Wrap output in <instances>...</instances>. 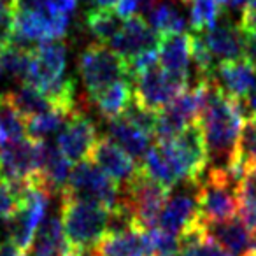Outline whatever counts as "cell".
Masks as SVG:
<instances>
[{"label": "cell", "mask_w": 256, "mask_h": 256, "mask_svg": "<svg viewBox=\"0 0 256 256\" xmlns=\"http://www.w3.org/2000/svg\"><path fill=\"white\" fill-rule=\"evenodd\" d=\"M244 181L248 182L249 186H251V190L256 193V165L251 168V170H248L244 174Z\"/></svg>", "instance_id": "f6af8a7d"}, {"label": "cell", "mask_w": 256, "mask_h": 256, "mask_svg": "<svg viewBox=\"0 0 256 256\" xmlns=\"http://www.w3.org/2000/svg\"><path fill=\"white\" fill-rule=\"evenodd\" d=\"M53 4L60 14L70 18V16L74 14L76 8H78V0H53Z\"/></svg>", "instance_id": "60d3db41"}, {"label": "cell", "mask_w": 256, "mask_h": 256, "mask_svg": "<svg viewBox=\"0 0 256 256\" xmlns=\"http://www.w3.org/2000/svg\"><path fill=\"white\" fill-rule=\"evenodd\" d=\"M170 192L172 190L150 178L140 167L130 181L121 186L120 204L130 212L139 230H151L156 226L158 216L167 204Z\"/></svg>", "instance_id": "277c9868"}, {"label": "cell", "mask_w": 256, "mask_h": 256, "mask_svg": "<svg viewBox=\"0 0 256 256\" xmlns=\"http://www.w3.org/2000/svg\"><path fill=\"white\" fill-rule=\"evenodd\" d=\"M188 11L190 26L195 32L202 34L216 26L218 20L223 12V8H221L220 0H190Z\"/></svg>", "instance_id": "f546056e"}, {"label": "cell", "mask_w": 256, "mask_h": 256, "mask_svg": "<svg viewBox=\"0 0 256 256\" xmlns=\"http://www.w3.org/2000/svg\"><path fill=\"white\" fill-rule=\"evenodd\" d=\"M139 8H140L139 0H120L118 6H116V12L123 20H128V18H132V16L137 14Z\"/></svg>", "instance_id": "f35d334b"}, {"label": "cell", "mask_w": 256, "mask_h": 256, "mask_svg": "<svg viewBox=\"0 0 256 256\" xmlns=\"http://www.w3.org/2000/svg\"><path fill=\"white\" fill-rule=\"evenodd\" d=\"M68 116L58 109H50L42 114H37L26 120V134L32 139H44L50 134L58 132L67 123Z\"/></svg>", "instance_id": "1f68e13d"}, {"label": "cell", "mask_w": 256, "mask_h": 256, "mask_svg": "<svg viewBox=\"0 0 256 256\" xmlns=\"http://www.w3.org/2000/svg\"><path fill=\"white\" fill-rule=\"evenodd\" d=\"M202 36L212 56L218 60L226 62L244 56V37H242L238 25L235 26L230 23H224L221 26H214V28L207 30Z\"/></svg>", "instance_id": "7402d4cb"}, {"label": "cell", "mask_w": 256, "mask_h": 256, "mask_svg": "<svg viewBox=\"0 0 256 256\" xmlns=\"http://www.w3.org/2000/svg\"><path fill=\"white\" fill-rule=\"evenodd\" d=\"M120 0H93V4L98 6V8H107V9H112L118 6Z\"/></svg>", "instance_id": "bcb514c9"}, {"label": "cell", "mask_w": 256, "mask_h": 256, "mask_svg": "<svg viewBox=\"0 0 256 256\" xmlns=\"http://www.w3.org/2000/svg\"><path fill=\"white\" fill-rule=\"evenodd\" d=\"M109 210L98 204L62 196V226L74 251L92 249L107 234Z\"/></svg>", "instance_id": "7a4b0ae2"}, {"label": "cell", "mask_w": 256, "mask_h": 256, "mask_svg": "<svg viewBox=\"0 0 256 256\" xmlns=\"http://www.w3.org/2000/svg\"><path fill=\"white\" fill-rule=\"evenodd\" d=\"M200 223L198 204L196 196L190 193H179V195L168 196L167 204L162 209L156 221V228L165 234L181 237L188 230Z\"/></svg>", "instance_id": "9a60e30c"}, {"label": "cell", "mask_w": 256, "mask_h": 256, "mask_svg": "<svg viewBox=\"0 0 256 256\" xmlns=\"http://www.w3.org/2000/svg\"><path fill=\"white\" fill-rule=\"evenodd\" d=\"M140 167H142V170L146 172L150 178H153L154 181H158L160 184L167 186L168 190H172L174 186L179 184L174 172H172L170 165H168L167 158L164 156L162 150L158 148V144H154V146H151L150 150H148Z\"/></svg>", "instance_id": "4dcf8cb0"}, {"label": "cell", "mask_w": 256, "mask_h": 256, "mask_svg": "<svg viewBox=\"0 0 256 256\" xmlns=\"http://www.w3.org/2000/svg\"><path fill=\"white\" fill-rule=\"evenodd\" d=\"M238 184L226 168L209 167L195 184V196L202 223H216L235 216L238 209Z\"/></svg>", "instance_id": "3957f363"}, {"label": "cell", "mask_w": 256, "mask_h": 256, "mask_svg": "<svg viewBox=\"0 0 256 256\" xmlns=\"http://www.w3.org/2000/svg\"><path fill=\"white\" fill-rule=\"evenodd\" d=\"M150 25L156 30L160 36H174V34H184L186 22L182 14L167 2L154 4L150 9Z\"/></svg>", "instance_id": "83f0119b"}, {"label": "cell", "mask_w": 256, "mask_h": 256, "mask_svg": "<svg viewBox=\"0 0 256 256\" xmlns=\"http://www.w3.org/2000/svg\"><path fill=\"white\" fill-rule=\"evenodd\" d=\"M162 36L142 18L136 14L124 20L120 32L110 39V48L123 58L124 62L150 50H158Z\"/></svg>", "instance_id": "8fae6325"}, {"label": "cell", "mask_w": 256, "mask_h": 256, "mask_svg": "<svg viewBox=\"0 0 256 256\" xmlns=\"http://www.w3.org/2000/svg\"><path fill=\"white\" fill-rule=\"evenodd\" d=\"M246 8H249V9H254V11H256V0H249V4L246 6Z\"/></svg>", "instance_id": "c3c4849f"}, {"label": "cell", "mask_w": 256, "mask_h": 256, "mask_svg": "<svg viewBox=\"0 0 256 256\" xmlns=\"http://www.w3.org/2000/svg\"><path fill=\"white\" fill-rule=\"evenodd\" d=\"M154 4H156V0H139V6L144 9H151Z\"/></svg>", "instance_id": "7dc6e473"}, {"label": "cell", "mask_w": 256, "mask_h": 256, "mask_svg": "<svg viewBox=\"0 0 256 256\" xmlns=\"http://www.w3.org/2000/svg\"><path fill=\"white\" fill-rule=\"evenodd\" d=\"M242 102H244V107H246V120L251 116H256V90L248 96V98L242 100Z\"/></svg>", "instance_id": "ee69618b"}, {"label": "cell", "mask_w": 256, "mask_h": 256, "mask_svg": "<svg viewBox=\"0 0 256 256\" xmlns=\"http://www.w3.org/2000/svg\"><path fill=\"white\" fill-rule=\"evenodd\" d=\"M202 224L206 237L232 256H256V235L242 223L240 218Z\"/></svg>", "instance_id": "7c38bea8"}, {"label": "cell", "mask_w": 256, "mask_h": 256, "mask_svg": "<svg viewBox=\"0 0 256 256\" xmlns=\"http://www.w3.org/2000/svg\"><path fill=\"white\" fill-rule=\"evenodd\" d=\"M148 235H150L153 256H179V251H181L179 237L165 234V232H162L156 226L148 230Z\"/></svg>", "instance_id": "e575fe53"}, {"label": "cell", "mask_w": 256, "mask_h": 256, "mask_svg": "<svg viewBox=\"0 0 256 256\" xmlns=\"http://www.w3.org/2000/svg\"><path fill=\"white\" fill-rule=\"evenodd\" d=\"M190 36H192V34H190ZM190 53H192V60H193V64H195L196 70H198L200 78H210V76H214L216 64H214V56L209 48H207L206 39H204L202 34L196 32L192 36Z\"/></svg>", "instance_id": "d6a6232c"}, {"label": "cell", "mask_w": 256, "mask_h": 256, "mask_svg": "<svg viewBox=\"0 0 256 256\" xmlns=\"http://www.w3.org/2000/svg\"><path fill=\"white\" fill-rule=\"evenodd\" d=\"M121 116L128 123H132L134 126H137L144 134H148L150 137H154V130H156V110L146 109L140 104H137L136 100H132V104L124 109V112Z\"/></svg>", "instance_id": "836d02e7"}, {"label": "cell", "mask_w": 256, "mask_h": 256, "mask_svg": "<svg viewBox=\"0 0 256 256\" xmlns=\"http://www.w3.org/2000/svg\"><path fill=\"white\" fill-rule=\"evenodd\" d=\"M30 51L32 50H25L12 42L0 46V76L25 81L30 65Z\"/></svg>", "instance_id": "4316f807"}, {"label": "cell", "mask_w": 256, "mask_h": 256, "mask_svg": "<svg viewBox=\"0 0 256 256\" xmlns=\"http://www.w3.org/2000/svg\"><path fill=\"white\" fill-rule=\"evenodd\" d=\"M204 84L202 109L196 118L206 140L209 165L226 168L235 162L237 144L244 126V104L223 92L214 76L200 78Z\"/></svg>", "instance_id": "6da1fadb"}, {"label": "cell", "mask_w": 256, "mask_h": 256, "mask_svg": "<svg viewBox=\"0 0 256 256\" xmlns=\"http://www.w3.org/2000/svg\"><path fill=\"white\" fill-rule=\"evenodd\" d=\"M62 196L86 200L98 204L107 210H114L120 206L121 188L98 165L86 158L72 167L67 188L64 190Z\"/></svg>", "instance_id": "5b68a950"}, {"label": "cell", "mask_w": 256, "mask_h": 256, "mask_svg": "<svg viewBox=\"0 0 256 256\" xmlns=\"http://www.w3.org/2000/svg\"><path fill=\"white\" fill-rule=\"evenodd\" d=\"M181 240V251L179 256H232L223 248L206 237L204 234V224L200 221L196 226L188 230L179 237Z\"/></svg>", "instance_id": "d4e9b609"}, {"label": "cell", "mask_w": 256, "mask_h": 256, "mask_svg": "<svg viewBox=\"0 0 256 256\" xmlns=\"http://www.w3.org/2000/svg\"><path fill=\"white\" fill-rule=\"evenodd\" d=\"M92 100L95 102L98 112L106 120H110V118L121 116L124 112V109L132 104L134 88L126 79H120V81L104 88L102 92L95 93L92 96Z\"/></svg>", "instance_id": "603a6c76"}, {"label": "cell", "mask_w": 256, "mask_h": 256, "mask_svg": "<svg viewBox=\"0 0 256 256\" xmlns=\"http://www.w3.org/2000/svg\"><path fill=\"white\" fill-rule=\"evenodd\" d=\"M96 126L84 112H78L67 120L58 136V150L70 162H81L90 156L93 144L96 142Z\"/></svg>", "instance_id": "4fadbf2b"}, {"label": "cell", "mask_w": 256, "mask_h": 256, "mask_svg": "<svg viewBox=\"0 0 256 256\" xmlns=\"http://www.w3.org/2000/svg\"><path fill=\"white\" fill-rule=\"evenodd\" d=\"M124 20L114 9L98 8L86 14V26H88L90 34L95 36L102 44L110 42V39L120 32Z\"/></svg>", "instance_id": "484cf974"}, {"label": "cell", "mask_w": 256, "mask_h": 256, "mask_svg": "<svg viewBox=\"0 0 256 256\" xmlns=\"http://www.w3.org/2000/svg\"><path fill=\"white\" fill-rule=\"evenodd\" d=\"M4 2H9V4H11V0H4Z\"/></svg>", "instance_id": "681fc988"}, {"label": "cell", "mask_w": 256, "mask_h": 256, "mask_svg": "<svg viewBox=\"0 0 256 256\" xmlns=\"http://www.w3.org/2000/svg\"><path fill=\"white\" fill-rule=\"evenodd\" d=\"M44 150V139L32 137H22L11 142H2L0 146V178L12 186L18 196L25 188L26 179L42 167Z\"/></svg>", "instance_id": "52a82bcc"}, {"label": "cell", "mask_w": 256, "mask_h": 256, "mask_svg": "<svg viewBox=\"0 0 256 256\" xmlns=\"http://www.w3.org/2000/svg\"><path fill=\"white\" fill-rule=\"evenodd\" d=\"M50 198L51 195L44 192L39 184L26 181L25 188L20 195V207L11 218L6 220L8 240H11L20 249L28 252L37 230L42 224V221L46 220Z\"/></svg>", "instance_id": "8992f818"}, {"label": "cell", "mask_w": 256, "mask_h": 256, "mask_svg": "<svg viewBox=\"0 0 256 256\" xmlns=\"http://www.w3.org/2000/svg\"><path fill=\"white\" fill-rule=\"evenodd\" d=\"M214 79L224 93L244 100L256 90V65L244 56L221 62L214 70Z\"/></svg>", "instance_id": "2e32d148"}, {"label": "cell", "mask_w": 256, "mask_h": 256, "mask_svg": "<svg viewBox=\"0 0 256 256\" xmlns=\"http://www.w3.org/2000/svg\"><path fill=\"white\" fill-rule=\"evenodd\" d=\"M26 136V121L9 102L8 95L0 93V142H11Z\"/></svg>", "instance_id": "f1b7e54d"}, {"label": "cell", "mask_w": 256, "mask_h": 256, "mask_svg": "<svg viewBox=\"0 0 256 256\" xmlns=\"http://www.w3.org/2000/svg\"><path fill=\"white\" fill-rule=\"evenodd\" d=\"M67 65V46L62 40H42L30 51V65L25 82L42 90L64 76Z\"/></svg>", "instance_id": "30bf717a"}, {"label": "cell", "mask_w": 256, "mask_h": 256, "mask_svg": "<svg viewBox=\"0 0 256 256\" xmlns=\"http://www.w3.org/2000/svg\"><path fill=\"white\" fill-rule=\"evenodd\" d=\"M30 252L32 256H76L74 249L65 237L60 218L51 216L42 221L34 237Z\"/></svg>", "instance_id": "ffe728a7"}, {"label": "cell", "mask_w": 256, "mask_h": 256, "mask_svg": "<svg viewBox=\"0 0 256 256\" xmlns=\"http://www.w3.org/2000/svg\"><path fill=\"white\" fill-rule=\"evenodd\" d=\"M107 136L112 139L121 150L130 158L136 160V164H142L144 156H146L148 150H150V139L148 134L134 126L132 123H128L123 116L110 118L107 120Z\"/></svg>", "instance_id": "d6986e66"}, {"label": "cell", "mask_w": 256, "mask_h": 256, "mask_svg": "<svg viewBox=\"0 0 256 256\" xmlns=\"http://www.w3.org/2000/svg\"><path fill=\"white\" fill-rule=\"evenodd\" d=\"M6 95H8L9 102L14 106V109L25 118V121L28 118L53 109L50 100L44 96V93L40 90H37L36 86L28 84V82H23V84L16 86L11 92H6Z\"/></svg>", "instance_id": "cb8c5ba5"}, {"label": "cell", "mask_w": 256, "mask_h": 256, "mask_svg": "<svg viewBox=\"0 0 256 256\" xmlns=\"http://www.w3.org/2000/svg\"><path fill=\"white\" fill-rule=\"evenodd\" d=\"M46 0H11L12 12H23V11H37Z\"/></svg>", "instance_id": "ab89813d"}, {"label": "cell", "mask_w": 256, "mask_h": 256, "mask_svg": "<svg viewBox=\"0 0 256 256\" xmlns=\"http://www.w3.org/2000/svg\"><path fill=\"white\" fill-rule=\"evenodd\" d=\"M72 162L58 148L46 144L42 167L39 170V182L51 196L62 195L70 178Z\"/></svg>", "instance_id": "44dd1931"}, {"label": "cell", "mask_w": 256, "mask_h": 256, "mask_svg": "<svg viewBox=\"0 0 256 256\" xmlns=\"http://www.w3.org/2000/svg\"><path fill=\"white\" fill-rule=\"evenodd\" d=\"M88 160L96 164L110 179L120 184V188L128 182L134 176L139 172L140 165L134 164V158L126 154L112 139L109 137H100L96 142L93 144L92 151H90Z\"/></svg>", "instance_id": "5bb4252c"}, {"label": "cell", "mask_w": 256, "mask_h": 256, "mask_svg": "<svg viewBox=\"0 0 256 256\" xmlns=\"http://www.w3.org/2000/svg\"><path fill=\"white\" fill-rule=\"evenodd\" d=\"M96 256H153L148 230L130 228L120 234H106L95 246Z\"/></svg>", "instance_id": "e0dca14e"}, {"label": "cell", "mask_w": 256, "mask_h": 256, "mask_svg": "<svg viewBox=\"0 0 256 256\" xmlns=\"http://www.w3.org/2000/svg\"><path fill=\"white\" fill-rule=\"evenodd\" d=\"M192 36L188 34H174V36H162L158 44V56L162 67L174 78L190 82V62H192Z\"/></svg>", "instance_id": "ac0fdd59"}, {"label": "cell", "mask_w": 256, "mask_h": 256, "mask_svg": "<svg viewBox=\"0 0 256 256\" xmlns=\"http://www.w3.org/2000/svg\"><path fill=\"white\" fill-rule=\"evenodd\" d=\"M78 70L90 96L102 92L112 82L128 78L124 60L102 42H96L82 50L78 58Z\"/></svg>", "instance_id": "ba28073f"}, {"label": "cell", "mask_w": 256, "mask_h": 256, "mask_svg": "<svg viewBox=\"0 0 256 256\" xmlns=\"http://www.w3.org/2000/svg\"><path fill=\"white\" fill-rule=\"evenodd\" d=\"M242 37H244V58L256 65V30L242 32Z\"/></svg>", "instance_id": "74e56055"}, {"label": "cell", "mask_w": 256, "mask_h": 256, "mask_svg": "<svg viewBox=\"0 0 256 256\" xmlns=\"http://www.w3.org/2000/svg\"><path fill=\"white\" fill-rule=\"evenodd\" d=\"M0 256H26V252L12 244L11 240H2L0 242Z\"/></svg>", "instance_id": "b9f144b4"}, {"label": "cell", "mask_w": 256, "mask_h": 256, "mask_svg": "<svg viewBox=\"0 0 256 256\" xmlns=\"http://www.w3.org/2000/svg\"><path fill=\"white\" fill-rule=\"evenodd\" d=\"M188 86L190 82L170 76L162 65H153L142 74L134 78V100L146 109L158 112Z\"/></svg>", "instance_id": "9c48e42d"}, {"label": "cell", "mask_w": 256, "mask_h": 256, "mask_svg": "<svg viewBox=\"0 0 256 256\" xmlns=\"http://www.w3.org/2000/svg\"><path fill=\"white\" fill-rule=\"evenodd\" d=\"M156 60H158L156 50L144 51V53L130 58V60L124 62V65H126V76L132 79L137 78V76L142 74L144 70H148V68H151L153 65H156Z\"/></svg>", "instance_id": "d590c367"}, {"label": "cell", "mask_w": 256, "mask_h": 256, "mask_svg": "<svg viewBox=\"0 0 256 256\" xmlns=\"http://www.w3.org/2000/svg\"><path fill=\"white\" fill-rule=\"evenodd\" d=\"M12 36V9L9 2L0 0V46L11 42Z\"/></svg>", "instance_id": "8d00e7d4"}, {"label": "cell", "mask_w": 256, "mask_h": 256, "mask_svg": "<svg viewBox=\"0 0 256 256\" xmlns=\"http://www.w3.org/2000/svg\"><path fill=\"white\" fill-rule=\"evenodd\" d=\"M223 11L228 12H235V11H244L246 6L249 4V0H220Z\"/></svg>", "instance_id": "7bdbcfd3"}]
</instances>
